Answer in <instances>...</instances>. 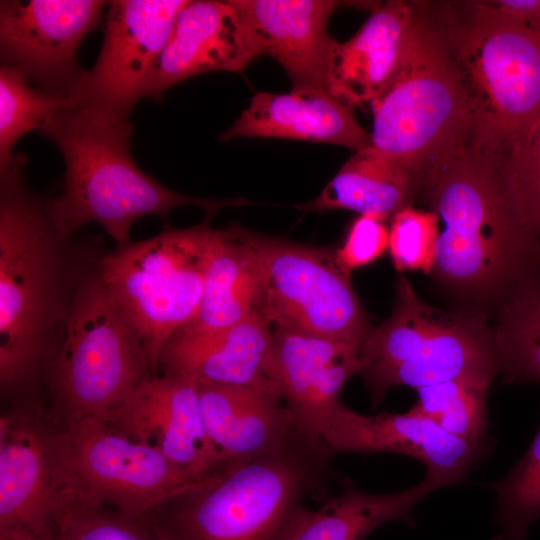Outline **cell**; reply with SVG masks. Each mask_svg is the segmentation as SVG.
<instances>
[{
    "mask_svg": "<svg viewBox=\"0 0 540 540\" xmlns=\"http://www.w3.org/2000/svg\"><path fill=\"white\" fill-rule=\"evenodd\" d=\"M420 180L393 159L367 148L355 152L313 200L295 206L304 213L351 210L392 218L420 195Z\"/></svg>",
    "mask_w": 540,
    "mask_h": 540,
    "instance_id": "cell-26",
    "label": "cell"
},
{
    "mask_svg": "<svg viewBox=\"0 0 540 540\" xmlns=\"http://www.w3.org/2000/svg\"><path fill=\"white\" fill-rule=\"evenodd\" d=\"M211 219L117 244L101 257V278L139 333L154 375L165 345L198 310L220 230Z\"/></svg>",
    "mask_w": 540,
    "mask_h": 540,
    "instance_id": "cell-9",
    "label": "cell"
},
{
    "mask_svg": "<svg viewBox=\"0 0 540 540\" xmlns=\"http://www.w3.org/2000/svg\"><path fill=\"white\" fill-rule=\"evenodd\" d=\"M18 69L0 68V165L13 157V148L26 133L45 129L49 120L69 98L50 95L32 88Z\"/></svg>",
    "mask_w": 540,
    "mask_h": 540,
    "instance_id": "cell-29",
    "label": "cell"
},
{
    "mask_svg": "<svg viewBox=\"0 0 540 540\" xmlns=\"http://www.w3.org/2000/svg\"><path fill=\"white\" fill-rule=\"evenodd\" d=\"M387 220L390 219L382 215L362 214L353 221L342 246L336 250L344 269L351 273L383 255L389 240Z\"/></svg>",
    "mask_w": 540,
    "mask_h": 540,
    "instance_id": "cell-34",
    "label": "cell"
},
{
    "mask_svg": "<svg viewBox=\"0 0 540 540\" xmlns=\"http://www.w3.org/2000/svg\"><path fill=\"white\" fill-rule=\"evenodd\" d=\"M102 420L194 476L203 477L219 466L204 428L199 385L191 377L151 375Z\"/></svg>",
    "mask_w": 540,
    "mask_h": 540,
    "instance_id": "cell-16",
    "label": "cell"
},
{
    "mask_svg": "<svg viewBox=\"0 0 540 540\" xmlns=\"http://www.w3.org/2000/svg\"><path fill=\"white\" fill-rule=\"evenodd\" d=\"M189 0L108 2L105 35L94 66L85 70L71 101L131 114Z\"/></svg>",
    "mask_w": 540,
    "mask_h": 540,
    "instance_id": "cell-13",
    "label": "cell"
},
{
    "mask_svg": "<svg viewBox=\"0 0 540 540\" xmlns=\"http://www.w3.org/2000/svg\"><path fill=\"white\" fill-rule=\"evenodd\" d=\"M493 327L505 383H540V271L497 311Z\"/></svg>",
    "mask_w": 540,
    "mask_h": 540,
    "instance_id": "cell-27",
    "label": "cell"
},
{
    "mask_svg": "<svg viewBox=\"0 0 540 540\" xmlns=\"http://www.w3.org/2000/svg\"><path fill=\"white\" fill-rule=\"evenodd\" d=\"M26 411L0 419V531L51 529L65 496L54 466V427Z\"/></svg>",
    "mask_w": 540,
    "mask_h": 540,
    "instance_id": "cell-19",
    "label": "cell"
},
{
    "mask_svg": "<svg viewBox=\"0 0 540 540\" xmlns=\"http://www.w3.org/2000/svg\"><path fill=\"white\" fill-rule=\"evenodd\" d=\"M261 302V273L249 230L238 225L220 229L198 310L176 334L197 335L232 326L261 315Z\"/></svg>",
    "mask_w": 540,
    "mask_h": 540,
    "instance_id": "cell-25",
    "label": "cell"
},
{
    "mask_svg": "<svg viewBox=\"0 0 540 540\" xmlns=\"http://www.w3.org/2000/svg\"><path fill=\"white\" fill-rule=\"evenodd\" d=\"M334 455L299 433L249 461L217 468L143 516L164 540H274L310 495H323Z\"/></svg>",
    "mask_w": 540,
    "mask_h": 540,
    "instance_id": "cell-5",
    "label": "cell"
},
{
    "mask_svg": "<svg viewBox=\"0 0 540 540\" xmlns=\"http://www.w3.org/2000/svg\"><path fill=\"white\" fill-rule=\"evenodd\" d=\"M236 138L328 143L354 152L371 146L370 133L359 124L352 109L320 90L256 93L219 141Z\"/></svg>",
    "mask_w": 540,
    "mask_h": 540,
    "instance_id": "cell-23",
    "label": "cell"
},
{
    "mask_svg": "<svg viewBox=\"0 0 540 540\" xmlns=\"http://www.w3.org/2000/svg\"><path fill=\"white\" fill-rule=\"evenodd\" d=\"M321 441L338 453L388 452L411 456L426 466V475L443 487L463 483L489 447L459 439L429 418L413 412L364 415L342 402L331 414Z\"/></svg>",
    "mask_w": 540,
    "mask_h": 540,
    "instance_id": "cell-14",
    "label": "cell"
},
{
    "mask_svg": "<svg viewBox=\"0 0 540 540\" xmlns=\"http://www.w3.org/2000/svg\"><path fill=\"white\" fill-rule=\"evenodd\" d=\"M390 220L388 250L396 270L431 273L440 234L436 213L407 206Z\"/></svg>",
    "mask_w": 540,
    "mask_h": 540,
    "instance_id": "cell-33",
    "label": "cell"
},
{
    "mask_svg": "<svg viewBox=\"0 0 540 540\" xmlns=\"http://www.w3.org/2000/svg\"><path fill=\"white\" fill-rule=\"evenodd\" d=\"M372 104L370 148L413 173L422 189L437 170L467 152L463 96L433 2H425V21L410 65Z\"/></svg>",
    "mask_w": 540,
    "mask_h": 540,
    "instance_id": "cell-8",
    "label": "cell"
},
{
    "mask_svg": "<svg viewBox=\"0 0 540 540\" xmlns=\"http://www.w3.org/2000/svg\"><path fill=\"white\" fill-rule=\"evenodd\" d=\"M259 42L262 55L287 73L293 90L328 92L337 41L327 25L334 0H231Z\"/></svg>",
    "mask_w": 540,
    "mask_h": 540,
    "instance_id": "cell-20",
    "label": "cell"
},
{
    "mask_svg": "<svg viewBox=\"0 0 540 540\" xmlns=\"http://www.w3.org/2000/svg\"><path fill=\"white\" fill-rule=\"evenodd\" d=\"M496 170L512 218L540 256V122Z\"/></svg>",
    "mask_w": 540,
    "mask_h": 540,
    "instance_id": "cell-31",
    "label": "cell"
},
{
    "mask_svg": "<svg viewBox=\"0 0 540 540\" xmlns=\"http://www.w3.org/2000/svg\"><path fill=\"white\" fill-rule=\"evenodd\" d=\"M99 264L81 282L45 372L58 427L104 419L154 375L143 341L104 284Z\"/></svg>",
    "mask_w": 540,
    "mask_h": 540,
    "instance_id": "cell-7",
    "label": "cell"
},
{
    "mask_svg": "<svg viewBox=\"0 0 540 540\" xmlns=\"http://www.w3.org/2000/svg\"><path fill=\"white\" fill-rule=\"evenodd\" d=\"M496 494L493 540H526L540 518V428L524 455L501 480L489 484Z\"/></svg>",
    "mask_w": 540,
    "mask_h": 540,
    "instance_id": "cell-30",
    "label": "cell"
},
{
    "mask_svg": "<svg viewBox=\"0 0 540 540\" xmlns=\"http://www.w3.org/2000/svg\"><path fill=\"white\" fill-rule=\"evenodd\" d=\"M360 367L358 346L274 327L270 375L297 431L309 440L321 441L344 385Z\"/></svg>",
    "mask_w": 540,
    "mask_h": 540,
    "instance_id": "cell-17",
    "label": "cell"
},
{
    "mask_svg": "<svg viewBox=\"0 0 540 540\" xmlns=\"http://www.w3.org/2000/svg\"><path fill=\"white\" fill-rule=\"evenodd\" d=\"M63 155L64 188L48 198L50 213L67 236L90 222L100 224L116 245L130 241L131 225L149 215L165 218L177 207L195 206L207 217L247 203L243 198L210 199L171 190L142 171L131 155L130 115L87 102L68 103L42 132Z\"/></svg>",
    "mask_w": 540,
    "mask_h": 540,
    "instance_id": "cell-3",
    "label": "cell"
},
{
    "mask_svg": "<svg viewBox=\"0 0 540 540\" xmlns=\"http://www.w3.org/2000/svg\"><path fill=\"white\" fill-rule=\"evenodd\" d=\"M57 540H164L143 515L65 497L52 527Z\"/></svg>",
    "mask_w": 540,
    "mask_h": 540,
    "instance_id": "cell-32",
    "label": "cell"
},
{
    "mask_svg": "<svg viewBox=\"0 0 540 540\" xmlns=\"http://www.w3.org/2000/svg\"><path fill=\"white\" fill-rule=\"evenodd\" d=\"M270 325L360 346L373 327L336 250L249 231Z\"/></svg>",
    "mask_w": 540,
    "mask_h": 540,
    "instance_id": "cell-11",
    "label": "cell"
},
{
    "mask_svg": "<svg viewBox=\"0 0 540 540\" xmlns=\"http://www.w3.org/2000/svg\"><path fill=\"white\" fill-rule=\"evenodd\" d=\"M262 51L231 0L188 1L148 77L143 97L160 100L173 85L210 71L242 73Z\"/></svg>",
    "mask_w": 540,
    "mask_h": 540,
    "instance_id": "cell-18",
    "label": "cell"
},
{
    "mask_svg": "<svg viewBox=\"0 0 540 540\" xmlns=\"http://www.w3.org/2000/svg\"><path fill=\"white\" fill-rule=\"evenodd\" d=\"M106 1L5 0L0 2L2 65L21 71L40 91L69 98L84 71L77 51L101 25Z\"/></svg>",
    "mask_w": 540,
    "mask_h": 540,
    "instance_id": "cell-12",
    "label": "cell"
},
{
    "mask_svg": "<svg viewBox=\"0 0 540 540\" xmlns=\"http://www.w3.org/2000/svg\"><path fill=\"white\" fill-rule=\"evenodd\" d=\"M443 486L425 476L418 484L400 492L370 494L360 490L349 478L342 481V491L325 498L316 510L301 506L274 540H366L378 527L403 521L416 523L415 506Z\"/></svg>",
    "mask_w": 540,
    "mask_h": 540,
    "instance_id": "cell-24",
    "label": "cell"
},
{
    "mask_svg": "<svg viewBox=\"0 0 540 540\" xmlns=\"http://www.w3.org/2000/svg\"><path fill=\"white\" fill-rule=\"evenodd\" d=\"M52 446L65 497L127 514L144 515L202 478L97 417L54 428Z\"/></svg>",
    "mask_w": 540,
    "mask_h": 540,
    "instance_id": "cell-10",
    "label": "cell"
},
{
    "mask_svg": "<svg viewBox=\"0 0 540 540\" xmlns=\"http://www.w3.org/2000/svg\"><path fill=\"white\" fill-rule=\"evenodd\" d=\"M493 380L469 376L419 388L411 410L459 439L490 448L487 393Z\"/></svg>",
    "mask_w": 540,
    "mask_h": 540,
    "instance_id": "cell-28",
    "label": "cell"
},
{
    "mask_svg": "<svg viewBox=\"0 0 540 540\" xmlns=\"http://www.w3.org/2000/svg\"><path fill=\"white\" fill-rule=\"evenodd\" d=\"M27 156L0 165V386L30 393L45 376L76 292L105 253L101 243L67 236L48 198L24 178Z\"/></svg>",
    "mask_w": 540,
    "mask_h": 540,
    "instance_id": "cell-1",
    "label": "cell"
},
{
    "mask_svg": "<svg viewBox=\"0 0 540 540\" xmlns=\"http://www.w3.org/2000/svg\"><path fill=\"white\" fill-rule=\"evenodd\" d=\"M391 315L359 348L361 367L376 407L395 386L416 390L469 376L494 378L500 359L493 327L482 314L445 311L424 302L408 279L395 284Z\"/></svg>",
    "mask_w": 540,
    "mask_h": 540,
    "instance_id": "cell-6",
    "label": "cell"
},
{
    "mask_svg": "<svg viewBox=\"0 0 540 540\" xmlns=\"http://www.w3.org/2000/svg\"><path fill=\"white\" fill-rule=\"evenodd\" d=\"M425 21V1L390 0L333 51L328 93L352 109L383 96L410 65Z\"/></svg>",
    "mask_w": 540,
    "mask_h": 540,
    "instance_id": "cell-15",
    "label": "cell"
},
{
    "mask_svg": "<svg viewBox=\"0 0 540 540\" xmlns=\"http://www.w3.org/2000/svg\"><path fill=\"white\" fill-rule=\"evenodd\" d=\"M206 435L218 468L252 460L299 433L293 415L275 391L198 383Z\"/></svg>",
    "mask_w": 540,
    "mask_h": 540,
    "instance_id": "cell-22",
    "label": "cell"
},
{
    "mask_svg": "<svg viewBox=\"0 0 540 540\" xmlns=\"http://www.w3.org/2000/svg\"><path fill=\"white\" fill-rule=\"evenodd\" d=\"M270 326L256 314L213 332L175 334L163 348L158 368L198 383L253 387L280 394L270 375Z\"/></svg>",
    "mask_w": 540,
    "mask_h": 540,
    "instance_id": "cell-21",
    "label": "cell"
},
{
    "mask_svg": "<svg viewBox=\"0 0 540 540\" xmlns=\"http://www.w3.org/2000/svg\"><path fill=\"white\" fill-rule=\"evenodd\" d=\"M434 8L463 96L467 152L497 168L540 122V34L488 1Z\"/></svg>",
    "mask_w": 540,
    "mask_h": 540,
    "instance_id": "cell-2",
    "label": "cell"
},
{
    "mask_svg": "<svg viewBox=\"0 0 540 540\" xmlns=\"http://www.w3.org/2000/svg\"><path fill=\"white\" fill-rule=\"evenodd\" d=\"M420 195L443 224L431 274L458 310L496 314L540 271V256L512 218L492 165L465 152L437 170Z\"/></svg>",
    "mask_w": 540,
    "mask_h": 540,
    "instance_id": "cell-4",
    "label": "cell"
},
{
    "mask_svg": "<svg viewBox=\"0 0 540 540\" xmlns=\"http://www.w3.org/2000/svg\"><path fill=\"white\" fill-rule=\"evenodd\" d=\"M0 540H57L53 529H48L43 532H28V531H0Z\"/></svg>",
    "mask_w": 540,
    "mask_h": 540,
    "instance_id": "cell-35",
    "label": "cell"
},
{
    "mask_svg": "<svg viewBox=\"0 0 540 540\" xmlns=\"http://www.w3.org/2000/svg\"><path fill=\"white\" fill-rule=\"evenodd\" d=\"M538 34H540V29L535 30Z\"/></svg>",
    "mask_w": 540,
    "mask_h": 540,
    "instance_id": "cell-36",
    "label": "cell"
}]
</instances>
